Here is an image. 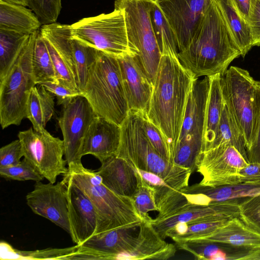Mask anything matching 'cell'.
Listing matches in <instances>:
<instances>
[{"label": "cell", "instance_id": "obj_1", "mask_svg": "<svg viewBox=\"0 0 260 260\" xmlns=\"http://www.w3.org/2000/svg\"><path fill=\"white\" fill-rule=\"evenodd\" d=\"M195 77L174 54L161 55L147 115L159 131L171 159L179 139Z\"/></svg>", "mask_w": 260, "mask_h": 260}, {"label": "cell", "instance_id": "obj_2", "mask_svg": "<svg viewBox=\"0 0 260 260\" xmlns=\"http://www.w3.org/2000/svg\"><path fill=\"white\" fill-rule=\"evenodd\" d=\"M241 56L218 0H208L202 18L187 47L178 54L195 78L223 75Z\"/></svg>", "mask_w": 260, "mask_h": 260}, {"label": "cell", "instance_id": "obj_3", "mask_svg": "<svg viewBox=\"0 0 260 260\" xmlns=\"http://www.w3.org/2000/svg\"><path fill=\"white\" fill-rule=\"evenodd\" d=\"M116 156L133 167L153 173L176 189L188 186L190 169L171 163L154 148L146 136L140 113L129 110L121 125V139Z\"/></svg>", "mask_w": 260, "mask_h": 260}, {"label": "cell", "instance_id": "obj_4", "mask_svg": "<svg viewBox=\"0 0 260 260\" xmlns=\"http://www.w3.org/2000/svg\"><path fill=\"white\" fill-rule=\"evenodd\" d=\"M98 116L121 126L129 109L117 58L100 52L82 92Z\"/></svg>", "mask_w": 260, "mask_h": 260}, {"label": "cell", "instance_id": "obj_5", "mask_svg": "<svg viewBox=\"0 0 260 260\" xmlns=\"http://www.w3.org/2000/svg\"><path fill=\"white\" fill-rule=\"evenodd\" d=\"M153 0H115L114 9L124 15L127 37L138 63L153 84L161 57L152 24Z\"/></svg>", "mask_w": 260, "mask_h": 260}, {"label": "cell", "instance_id": "obj_6", "mask_svg": "<svg viewBox=\"0 0 260 260\" xmlns=\"http://www.w3.org/2000/svg\"><path fill=\"white\" fill-rule=\"evenodd\" d=\"M36 32L30 35L8 73L0 81V123L3 129L11 125H19L26 118L28 99L36 85L32 67Z\"/></svg>", "mask_w": 260, "mask_h": 260}, {"label": "cell", "instance_id": "obj_7", "mask_svg": "<svg viewBox=\"0 0 260 260\" xmlns=\"http://www.w3.org/2000/svg\"><path fill=\"white\" fill-rule=\"evenodd\" d=\"M221 80L223 96L244 135L247 151L260 120V81L236 66L229 67Z\"/></svg>", "mask_w": 260, "mask_h": 260}, {"label": "cell", "instance_id": "obj_8", "mask_svg": "<svg viewBox=\"0 0 260 260\" xmlns=\"http://www.w3.org/2000/svg\"><path fill=\"white\" fill-rule=\"evenodd\" d=\"M210 86L208 76L194 78L188 94L183 120L171 162L196 170L202 150L205 111Z\"/></svg>", "mask_w": 260, "mask_h": 260}, {"label": "cell", "instance_id": "obj_9", "mask_svg": "<svg viewBox=\"0 0 260 260\" xmlns=\"http://www.w3.org/2000/svg\"><path fill=\"white\" fill-rule=\"evenodd\" d=\"M63 177L81 189L93 204L98 215L94 235L141 224L143 220L138 214L131 197L113 192L103 183L92 184L76 170H68Z\"/></svg>", "mask_w": 260, "mask_h": 260}, {"label": "cell", "instance_id": "obj_10", "mask_svg": "<svg viewBox=\"0 0 260 260\" xmlns=\"http://www.w3.org/2000/svg\"><path fill=\"white\" fill-rule=\"evenodd\" d=\"M71 26L73 37L101 51L117 58L134 54L128 41L124 15L120 10L84 18Z\"/></svg>", "mask_w": 260, "mask_h": 260}, {"label": "cell", "instance_id": "obj_11", "mask_svg": "<svg viewBox=\"0 0 260 260\" xmlns=\"http://www.w3.org/2000/svg\"><path fill=\"white\" fill-rule=\"evenodd\" d=\"M26 158L49 182L55 183L57 177L68 171L63 158V140L51 135L46 129L37 132L30 127L18 134Z\"/></svg>", "mask_w": 260, "mask_h": 260}, {"label": "cell", "instance_id": "obj_12", "mask_svg": "<svg viewBox=\"0 0 260 260\" xmlns=\"http://www.w3.org/2000/svg\"><path fill=\"white\" fill-rule=\"evenodd\" d=\"M97 116L87 99L80 94L62 105L58 119L68 170L83 166L82 147L88 128Z\"/></svg>", "mask_w": 260, "mask_h": 260}, {"label": "cell", "instance_id": "obj_13", "mask_svg": "<svg viewBox=\"0 0 260 260\" xmlns=\"http://www.w3.org/2000/svg\"><path fill=\"white\" fill-rule=\"evenodd\" d=\"M248 160L233 146L222 144L201 152L196 170L203 177L199 184L217 187L241 183L240 171Z\"/></svg>", "mask_w": 260, "mask_h": 260}, {"label": "cell", "instance_id": "obj_14", "mask_svg": "<svg viewBox=\"0 0 260 260\" xmlns=\"http://www.w3.org/2000/svg\"><path fill=\"white\" fill-rule=\"evenodd\" d=\"M26 200L35 214L49 220L70 234L68 188L64 179L56 184L36 182L34 189L26 196Z\"/></svg>", "mask_w": 260, "mask_h": 260}, {"label": "cell", "instance_id": "obj_15", "mask_svg": "<svg viewBox=\"0 0 260 260\" xmlns=\"http://www.w3.org/2000/svg\"><path fill=\"white\" fill-rule=\"evenodd\" d=\"M40 31L54 67L57 82L80 92L75 80L71 25L56 22L42 25Z\"/></svg>", "mask_w": 260, "mask_h": 260}, {"label": "cell", "instance_id": "obj_16", "mask_svg": "<svg viewBox=\"0 0 260 260\" xmlns=\"http://www.w3.org/2000/svg\"><path fill=\"white\" fill-rule=\"evenodd\" d=\"M155 1L174 32L179 52L183 51L194 34L208 0Z\"/></svg>", "mask_w": 260, "mask_h": 260}, {"label": "cell", "instance_id": "obj_17", "mask_svg": "<svg viewBox=\"0 0 260 260\" xmlns=\"http://www.w3.org/2000/svg\"><path fill=\"white\" fill-rule=\"evenodd\" d=\"M241 199L214 202L206 205L186 204L172 213L152 219L150 222L161 238L165 239L166 232L179 222H189L215 217L230 218L239 216Z\"/></svg>", "mask_w": 260, "mask_h": 260}, {"label": "cell", "instance_id": "obj_18", "mask_svg": "<svg viewBox=\"0 0 260 260\" xmlns=\"http://www.w3.org/2000/svg\"><path fill=\"white\" fill-rule=\"evenodd\" d=\"M67 183L68 218L70 236L76 245H81L93 236L98 225L94 206L85 192L71 180L63 177Z\"/></svg>", "mask_w": 260, "mask_h": 260}, {"label": "cell", "instance_id": "obj_19", "mask_svg": "<svg viewBox=\"0 0 260 260\" xmlns=\"http://www.w3.org/2000/svg\"><path fill=\"white\" fill-rule=\"evenodd\" d=\"M117 59L129 110L147 112L153 84L140 68L135 54Z\"/></svg>", "mask_w": 260, "mask_h": 260}, {"label": "cell", "instance_id": "obj_20", "mask_svg": "<svg viewBox=\"0 0 260 260\" xmlns=\"http://www.w3.org/2000/svg\"><path fill=\"white\" fill-rule=\"evenodd\" d=\"M121 126L96 116L83 140L82 155L91 154L103 163L116 156L120 142Z\"/></svg>", "mask_w": 260, "mask_h": 260}, {"label": "cell", "instance_id": "obj_21", "mask_svg": "<svg viewBox=\"0 0 260 260\" xmlns=\"http://www.w3.org/2000/svg\"><path fill=\"white\" fill-rule=\"evenodd\" d=\"M176 250L175 245L161 238L150 221H142L134 246L116 255L115 259L166 260L174 256Z\"/></svg>", "mask_w": 260, "mask_h": 260}, {"label": "cell", "instance_id": "obj_22", "mask_svg": "<svg viewBox=\"0 0 260 260\" xmlns=\"http://www.w3.org/2000/svg\"><path fill=\"white\" fill-rule=\"evenodd\" d=\"M194 240L220 243L248 249H259L260 231L239 215L231 218L210 234Z\"/></svg>", "mask_w": 260, "mask_h": 260}, {"label": "cell", "instance_id": "obj_23", "mask_svg": "<svg viewBox=\"0 0 260 260\" xmlns=\"http://www.w3.org/2000/svg\"><path fill=\"white\" fill-rule=\"evenodd\" d=\"M96 172L102 177L103 184L118 194L131 197L136 188L134 168L123 158L111 157L102 163Z\"/></svg>", "mask_w": 260, "mask_h": 260}, {"label": "cell", "instance_id": "obj_24", "mask_svg": "<svg viewBox=\"0 0 260 260\" xmlns=\"http://www.w3.org/2000/svg\"><path fill=\"white\" fill-rule=\"evenodd\" d=\"M186 194H193L197 205L239 199L260 194V184L241 183L217 187L205 186L196 183L180 190Z\"/></svg>", "mask_w": 260, "mask_h": 260}, {"label": "cell", "instance_id": "obj_25", "mask_svg": "<svg viewBox=\"0 0 260 260\" xmlns=\"http://www.w3.org/2000/svg\"><path fill=\"white\" fill-rule=\"evenodd\" d=\"M140 224L117 228L94 235L81 245L94 249L115 259L118 254L131 249L135 244Z\"/></svg>", "mask_w": 260, "mask_h": 260}, {"label": "cell", "instance_id": "obj_26", "mask_svg": "<svg viewBox=\"0 0 260 260\" xmlns=\"http://www.w3.org/2000/svg\"><path fill=\"white\" fill-rule=\"evenodd\" d=\"M210 86L206 104L203 144L201 152L210 149L223 109V96L221 75L208 76Z\"/></svg>", "mask_w": 260, "mask_h": 260}, {"label": "cell", "instance_id": "obj_27", "mask_svg": "<svg viewBox=\"0 0 260 260\" xmlns=\"http://www.w3.org/2000/svg\"><path fill=\"white\" fill-rule=\"evenodd\" d=\"M32 12L26 7L0 1V29L26 35L36 32L42 24Z\"/></svg>", "mask_w": 260, "mask_h": 260}, {"label": "cell", "instance_id": "obj_28", "mask_svg": "<svg viewBox=\"0 0 260 260\" xmlns=\"http://www.w3.org/2000/svg\"><path fill=\"white\" fill-rule=\"evenodd\" d=\"M177 247L193 254L197 259H241L246 249L217 242L188 240L176 243Z\"/></svg>", "mask_w": 260, "mask_h": 260}, {"label": "cell", "instance_id": "obj_29", "mask_svg": "<svg viewBox=\"0 0 260 260\" xmlns=\"http://www.w3.org/2000/svg\"><path fill=\"white\" fill-rule=\"evenodd\" d=\"M222 144L233 146L248 160L244 135L225 98L215 138L210 149Z\"/></svg>", "mask_w": 260, "mask_h": 260}, {"label": "cell", "instance_id": "obj_30", "mask_svg": "<svg viewBox=\"0 0 260 260\" xmlns=\"http://www.w3.org/2000/svg\"><path fill=\"white\" fill-rule=\"evenodd\" d=\"M231 32L244 57L253 47L249 25L231 0H218Z\"/></svg>", "mask_w": 260, "mask_h": 260}, {"label": "cell", "instance_id": "obj_31", "mask_svg": "<svg viewBox=\"0 0 260 260\" xmlns=\"http://www.w3.org/2000/svg\"><path fill=\"white\" fill-rule=\"evenodd\" d=\"M30 35L0 29V81L8 73Z\"/></svg>", "mask_w": 260, "mask_h": 260}, {"label": "cell", "instance_id": "obj_32", "mask_svg": "<svg viewBox=\"0 0 260 260\" xmlns=\"http://www.w3.org/2000/svg\"><path fill=\"white\" fill-rule=\"evenodd\" d=\"M71 44L76 83L79 91L82 93L86 85L89 70L97 59L100 51L73 36Z\"/></svg>", "mask_w": 260, "mask_h": 260}, {"label": "cell", "instance_id": "obj_33", "mask_svg": "<svg viewBox=\"0 0 260 260\" xmlns=\"http://www.w3.org/2000/svg\"><path fill=\"white\" fill-rule=\"evenodd\" d=\"M150 16L153 29L161 55L179 52L177 40L170 25L155 0H153Z\"/></svg>", "mask_w": 260, "mask_h": 260}, {"label": "cell", "instance_id": "obj_34", "mask_svg": "<svg viewBox=\"0 0 260 260\" xmlns=\"http://www.w3.org/2000/svg\"><path fill=\"white\" fill-rule=\"evenodd\" d=\"M32 67L36 85L45 81L57 82L54 67L40 29L36 32L32 52Z\"/></svg>", "mask_w": 260, "mask_h": 260}, {"label": "cell", "instance_id": "obj_35", "mask_svg": "<svg viewBox=\"0 0 260 260\" xmlns=\"http://www.w3.org/2000/svg\"><path fill=\"white\" fill-rule=\"evenodd\" d=\"M78 247V245H76L64 248H48L34 251H22L14 249L8 243L2 242L1 259L68 260Z\"/></svg>", "mask_w": 260, "mask_h": 260}, {"label": "cell", "instance_id": "obj_36", "mask_svg": "<svg viewBox=\"0 0 260 260\" xmlns=\"http://www.w3.org/2000/svg\"><path fill=\"white\" fill-rule=\"evenodd\" d=\"M135 170L137 179V185L131 198L138 214L143 221H150L152 218L149 215L148 212L158 211L155 200V192L144 181L135 169Z\"/></svg>", "mask_w": 260, "mask_h": 260}, {"label": "cell", "instance_id": "obj_37", "mask_svg": "<svg viewBox=\"0 0 260 260\" xmlns=\"http://www.w3.org/2000/svg\"><path fill=\"white\" fill-rule=\"evenodd\" d=\"M230 218L215 217L187 222L188 228L186 233L172 239L176 243H178L200 238L212 233Z\"/></svg>", "mask_w": 260, "mask_h": 260}, {"label": "cell", "instance_id": "obj_38", "mask_svg": "<svg viewBox=\"0 0 260 260\" xmlns=\"http://www.w3.org/2000/svg\"><path fill=\"white\" fill-rule=\"evenodd\" d=\"M28 7L42 25L57 22L60 13L61 0H27Z\"/></svg>", "mask_w": 260, "mask_h": 260}, {"label": "cell", "instance_id": "obj_39", "mask_svg": "<svg viewBox=\"0 0 260 260\" xmlns=\"http://www.w3.org/2000/svg\"><path fill=\"white\" fill-rule=\"evenodd\" d=\"M0 176L8 180L41 181L44 177L25 158L17 165L0 168Z\"/></svg>", "mask_w": 260, "mask_h": 260}, {"label": "cell", "instance_id": "obj_40", "mask_svg": "<svg viewBox=\"0 0 260 260\" xmlns=\"http://www.w3.org/2000/svg\"><path fill=\"white\" fill-rule=\"evenodd\" d=\"M239 207L242 219L260 231V194L241 199Z\"/></svg>", "mask_w": 260, "mask_h": 260}, {"label": "cell", "instance_id": "obj_41", "mask_svg": "<svg viewBox=\"0 0 260 260\" xmlns=\"http://www.w3.org/2000/svg\"><path fill=\"white\" fill-rule=\"evenodd\" d=\"M26 118L32 123L34 130L39 132L46 130L37 86L30 91L27 103Z\"/></svg>", "mask_w": 260, "mask_h": 260}, {"label": "cell", "instance_id": "obj_42", "mask_svg": "<svg viewBox=\"0 0 260 260\" xmlns=\"http://www.w3.org/2000/svg\"><path fill=\"white\" fill-rule=\"evenodd\" d=\"M139 112L142 118L143 126L149 141L157 151L162 157L169 161L168 150L161 134L149 120L146 112Z\"/></svg>", "mask_w": 260, "mask_h": 260}, {"label": "cell", "instance_id": "obj_43", "mask_svg": "<svg viewBox=\"0 0 260 260\" xmlns=\"http://www.w3.org/2000/svg\"><path fill=\"white\" fill-rule=\"evenodd\" d=\"M23 156L22 145L19 139L2 147L0 149V168L19 164Z\"/></svg>", "mask_w": 260, "mask_h": 260}, {"label": "cell", "instance_id": "obj_44", "mask_svg": "<svg viewBox=\"0 0 260 260\" xmlns=\"http://www.w3.org/2000/svg\"><path fill=\"white\" fill-rule=\"evenodd\" d=\"M38 85L44 86L46 90L55 96L58 105L62 106L74 98L82 94L56 81H45Z\"/></svg>", "mask_w": 260, "mask_h": 260}, {"label": "cell", "instance_id": "obj_45", "mask_svg": "<svg viewBox=\"0 0 260 260\" xmlns=\"http://www.w3.org/2000/svg\"><path fill=\"white\" fill-rule=\"evenodd\" d=\"M253 46H260V0H251L247 20Z\"/></svg>", "mask_w": 260, "mask_h": 260}, {"label": "cell", "instance_id": "obj_46", "mask_svg": "<svg viewBox=\"0 0 260 260\" xmlns=\"http://www.w3.org/2000/svg\"><path fill=\"white\" fill-rule=\"evenodd\" d=\"M43 111L44 125L52 118L54 112V95L42 85L37 86Z\"/></svg>", "mask_w": 260, "mask_h": 260}, {"label": "cell", "instance_id": "obj_47", "mask_svg": "<svg viewBox=\"0 0 260 260\" xmlns=\"http://www.w3.org/2000/svg\"><path fill=\"white\" fill-rule=\"evenodd\" d=\"M241 183L260 184V163L251 162L240 171Z\"/></svg>", "mask_w": 260, "mask_h": 260}, {"label": "cell", "instance_id": "obj_48", "mask_svg": "<svg viewBox=\"0 0 260 260\" xmlns=\"http://www.w3.org/2000/svg\"><path fill=\"white\" fill-rule=\"evenodd\" d=\"M247 155L249 162L260 163V120L254 139L247 150Z\"/></svg>", "mask_w": 260, "mask_h": 260}, {"label": "cell", "instance_id": "obj_49", "mask_svg": "<svg viewBox=\"0 0 260 260\" xmlns=\"http://www.w3.org/2000/svg\"><path fill=\"white\" fill-rule=\"evenodd\" d=\"M231 1L240 15L247 22L250 8L251 0Z\"/></svg>", "mask_w": 260, "mask_h": 260}, {"label": "cell", "instance_id": "obj_50", "mask_svg": "<svg viewBox=\"0 0 260 260\" xmlns=\"http://www.w3.org/2000/svg\"><path fill=\"white\" fill-rule=\"evenodd\" d=\"M2 2L14 5L28 7L27 0H0Z\"/></svg>", "mask_w": 260, "mask_h": 260}]
</instances>
